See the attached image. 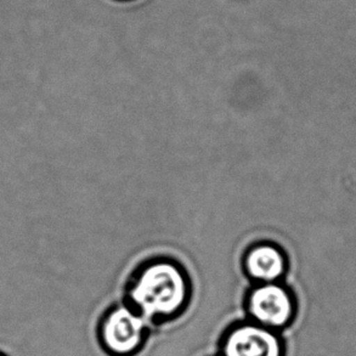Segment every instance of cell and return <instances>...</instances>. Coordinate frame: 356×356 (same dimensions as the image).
Wrapping results in <instances>:
<instances>
[{
	"instance_id": "5",
	"label": "cell",
	"mask_w": 356,
	"mask_h": 356,
	"mask_svg": "<svg viewBox=\"0 0 356 356\" xmlns=\"http://www.w3.org/2000/svg\"><path fill=\"white\" fill-rule=\"evenodd\" d=\"M242 268L253 284L282 282L289 271V258L277 243L259 241L245 250Z\"/></svg>"
},
{
	"instance_id": "2",
	"label": "cell",
	"mask_w": 356,
	"mask_h": 356,
	"mask_svg": "<svg viewBox=\"0 0 356 356\" xmlns=\"http://www.w3.org/2000/svg\"><path fill=\"white\" fill-rule=\"evenodd\" d=\"M149 337V323L129 304H116L102 315L97 341L108 356L138 355Z\"/></svg>"
},
{
	"instance_id": "1",
	"label": "cell",
	"mask_w": 356,
	"mask_h": 356,
	"mask_svg": "<svg viewBox=\"0 0 356 356\" xmlns=\"http://www.w3.org/2000/svg\"><path fill=\"white\" fill-rule=\"evenodd\" d=\"M191 297L188 270L170 257H154L140 263L125 284V303L149 325L179 318L188 310Z\"/></svg>"
},
{
	"instance_id": "6",
	"label": "cell",
	"mask_w": 356,
	"mask_h": 356,
	"mask_svg": "<svg viewBox=\"0 0 356 356\" xmlns=\"http://www.w3.org/2000/svg\"><path fill=\"white\" fill-rule=\"evenodd\" d=\"M116 1H133V0H116Z\"/></svg>"
},
{
	"instance_id": "7",
	"label": "cell",
	"mask_w": 356,
	"mask_h": 356,
	"mask_svg": "<svg viewBox=\"0 0 356 356\" xmlns=\"http://www.w3.org/2000/svg\"><path fill=\"white\" fill-rule=\"evenodd\" d=\"M0 356H4V355H3V354H0Z\"/></svg>"
},
{
	"instance_id": "4",
	"label": "cell",
	"mask_w": 356,
	"mask_h": 356,
	"mask_svg": "<svg viewBox=\"0 0 356 356\" xmlns=\"http://www.w3.org/2000/svg\"><path fill=\"white\" fill-rule=\"evenodd\" d=\"M219 356H286L281 333L245 318L232 323L218 343Z\"/></svg>"
},
{
	"instance_id": "3",
	"label": "cell",
	"mask_w": 356,
	"mask_h": 356,
	"mask_svg": "<svg viewBox=\"0 0 356 356\" xmlns=\"http://www.w3.org/2000/svg\"><path fill=\"white\" fill-rule=\"evenodd\" d=\"M245 318L263 327L281 333L297 316V299L284 282L255 284L245 293Z\"/></svg>"
}]
</instances>
